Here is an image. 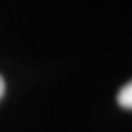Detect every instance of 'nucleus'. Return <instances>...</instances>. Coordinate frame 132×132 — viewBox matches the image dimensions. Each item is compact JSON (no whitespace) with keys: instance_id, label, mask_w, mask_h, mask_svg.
Segmentation results:
<instances>
[{"instance_id":"f257e3e1","label":"nucleus","mask_w":132,"mask_h":132,"mask_svg":"<svg viewBox=\"0 0 132 132\" xmlns=\"http://www.w3.org/2000/svg\"><path fill=\"white\" fill-rule=\"evenodd\" d=\"M118 103H119L123 108H127V110L132 108V85H130V82H127V85L119 90V94H118Z\"/></svg>"},{"instance_id":"f03ea898","label":"nucleus","mask_w":132,"mask_h":132,"mask_svg":"<svg viewBox=\"0 0 132 132\" xmlns=\"http://www.w3.org/2000/svg\"><path fill=\"white\" fill-rule=\"evenodd\" d=\"M4 92H6V82H4V79H2V75H0V99H2V95H4Z\"/></svg>"}]
</instances>
